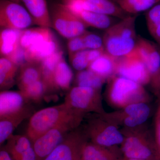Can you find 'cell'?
<instances>
[{"label":"cell","instance_id":"obj_1","mask_svg":"<svg viewBox=\"0 0 160 160\" xmlns=\"http://www.w3.org/2000/svg\"><path fill=\"white\" fill-rule=\"evenodd\" d=\"M137 15H129L106 29L103 35L104 49L116 58L129 54L136 47L138 37L136 32Z\"/></svg>","mask_w":160,"mask_h":160},{"label":"cell","instance_id":"obj_2","mask_svg":"<svg viewBox=\"0 0 160 160\" xmlns=\"http://www.w3.org/2000/svg\"><path fill=\"white\" fill-rule=\"evenodd\" d=\"M144 124L122 128L124 140L120 146L123 157L142 160H159L154 134Z\"/></svg>","mask_w":160,"mask_h":160},{"label":"cell","instance_id":"obj_3","mask_svg":"<svg viewBox=\"0 0 160 160\" xmlns=\"http://www.w3.org/2000/svg\"><path fill=\"white\" fill-rule=\"evenodd\" d=\"M107 103L118 109L134 103H148L150 98L144 86L126 78L116 75L107 81Z\"/></svg>","mask_w":160,"mask_h":160},{"label":"cell","instance_id":"obj_4","mask_svg":"<svg viewBox=\"0 0 160 160\" xmlns=\"http://www.w3.org/2000/svg\"><path fill=\"white\" fill-rule=\"evenodd\" d=\"M79 113L83 114L69 108L65 103L41 109L34 112L30 117L26 130V136L32 143L60 123Z\"/></svg>","mask_w":160,"mask_h":160},{"label":"cell","instance_id":"obj_5","mask_svg":"<svg viewBox=\"0 0 160 160\" xmlns=\"http://www.w3.org/2000/svg\"><path fill=\"white\" fill-rule=\"evenodd\" d=\"M86 115L77 114L60 123L32 143L37 160H43L62 142L70 132L80 127Z\"/></svg>","mask_w":160,"mask_h":160},{"label":"cell","instance_id":"obj_6","mask_svg":"<svg viewBox=\"0 0 160 160\" xmlns=\"http://www.w3.org/2000/svg\"><path fill=\"white\" fill-rule=\"evenodd\" d=\"M82 130L88 141L99 146L110 147L122 143L124 136L119 127L108 122L101 115H89Z\"/></svg>","mask_w":160,"mask_h":160},{"label":"cell","instance_id":"obj_7","mask_svg":"<svg viewBox=\"0 0 160 160\" xmlns=\"http://www.w3.org/2000/svg\"><path fill=\"white\" fill-rule=\"evenodd\" d=\"M101 89L74 86L67 92L64 103L69 108L84 114L95 113L102 115L103 108Z\"/></svg>","mask_w":160,"mask_h":160},{"label":"cell","instance_id":"obj_8","mask_svg":"<svg viewBox=\"0 0 160 160\" xmlns=\"http://www.w3.org/2000/svg\"><path fill=\"white\" fill-rule=\"evenodd\" d=\"M50 14L52 28L68 39L82 35L87 31L88 26L62 3L53 4Z\"/></svg>","mask_w":160,"mask_h":160},{"label":"cell","instance_id":"obj_9","mask_svg":"<svg viewBox=\"0 0 160 160\" xmlns=\"http://www.w3.org/2000/svg\"><path fill=\"white\" fill-rule=\"evenodd\" d=\"M148 103H134L102 115L104 118L116 126L132 128L145 124L151 114Z\"/></svg>","mask_w":160,"mask_h":160},{"label":"cell","instance_id":"obj_10","mask_svg":"<svg viewBox=\"0 0 160 160\" xmlns=\"http://www.w3.org/2000/svg\"><path fill=\"white\" fill-rule=\"evenodd\" d=\"M116 75L126 78L143 86L151 82V76L137 49L118 58Z\"/></svg>","mask_w":160,"mask_h":160},{"label":"cell","instance_id":"obj_11","mask_svg":"<svg viewBox=\"0 0 160 160\" xmlns=\"http://www.w3.org/2000/svg\"><path fill=\"white\" fill-rule=\"evenodd\" d=\"M35 24L29 12L20 3L9 0L0 2V26L7 28L23 30Z\"/></svg>","mask_w":160,"mask_h":160},{"label":"cell","instance_id":"obj_12","mask_svg":"<svg viewBox=\"0 0 160 160\" xmlns=\"http://www.w3.org/2000/svg\"><path fill=\"white\" fill-rule=\"evenodd\" d=\"M88 141L82 129L78 127L70 132L43 160H80L83 147Z\"/></svg>","mask_w":160,"mask_h":160},{"label":"cell","instance_id":"obj_13","mask_svg":"<svg viewBox=\"0 0 160 160\" xmlns=\"http://www.w3.org/2000/svg\"><path fill=\"white\" fill-rule=\"evenodd\" d=\"M68 7H73L100 12L122 19L129 15L116 3L110 0H61Z\"/></svg>","mask_w":160,"mask_h":160},{"label":"cell","instance_id":"obj_14","mask_svg":"<svg viewBox=\"0 0 160 160\" xmlns=\"http://www.w3.org/2000/svg\"><path fill=\"white\" fill-rule=\"evenodd\" d=\"M136 49L146 64L150 76L151 82L156 79L160 72V48L157 44L139 37Z\"/></svg>","mask_w":160,"mask_h":160},{"label":"cell","instance_id":"obj_15","mask_svg":"<svg viewBox=\"0 0 160 160\" xmlns=\"http://www.w3.org/2000/svg\"><path fill=\"white\" fill-rule=\"evenodd\" d=\"M34 109L31 104L20 111L0 117V145L7 141L15 129L24 120L34 114Z\"/></svg>","mask_w":160,"mask_h":160},{"label":"cell","instance_id":"obj_16","mask_svg":"<svg viewBox=\"0 0 160 160\" xmlns=\"http://www.w3.org/2000/svg\"><path fill=\"white\" fill-rule=\"evenodd\" d=\"M123 158L118 146L104 147L88 141L83 147L80 160H122Z\"/></svg>","mask_w":160,"mask_h":160},{"label":"cell","instance_id":"obj_17","mask_svg":"<svg viewBox=\"0 0 160 160\" xmlns=\"http://www.w3.org/2000/svg\"><path fill=\"white\" fill-rule=\"evenodd\" d=\"M31 104L21 91L4 90L0 93V117L15 113Z\"/></svg>","mask_w":160,"mask_h":160},{"label":"cell","instance_id":"obj_18","mask_svg":"<svg viewBox=\"0 0 160 160\" xmlns=\"http://www.w3.org/2000/svg\"><path fill=\"white\" fill-rule=\"evenodd\" d=\"M67 7L88 27L106 30L117 22H115V18L108 15L76 7Z\"/></svg>","mask_w":160,"mask_h":160},{"label":"cell","instance_id":"obj_19","mask_svg":"<svg viewBox=\"0 0 160 160\" xmlns=\"http://www.w3.org/2000/svg\"><path fill=\"white\" fill-rule=\"evenodd\" d=\"M60 50L58 41L54 35L26 50V60L29 62L39 64Z\"/></svg>","mask_w":160,"mask_h":160},{"label":"cell","instance_id":"obj_20","mask_svg":"<svg viewBox=\"0 0 160 160\" xmlns=\"http://www.w3.org/2000/svg\"><path fill=\"white\" fill-rule=\"evenodd\" d=\"M31 15L35 24L40 27L52 28L50 11L46 0H21Z\"/></svg>","mask_w":160,"mask_h":160},{"label":"cell","instance_id":"obj_21","mask_svg":"<svg viewBox=\"0 0 160 160\" xmlns=\"http://www.w3.org/2000/svg\"><path fill=\"white\" fill-rule=\"evenodd\" d=\"M118 58L105 52L97 59L90 63L88 69L109 81L116 75Z\"/></svg>","mask_w":160,"mask_h":160},{"label":"cell","instance_id":"obj_22","mask_svg":"<svg viewBox=\"0 0 160 160\" xmlns=\"http://www.w3.org/2000/svg\"><path fill=\"white\" fill-rule=\"evenodd\" d=\"M54 34L51 29L39 27L22 30L20 36V46L26 50L52 37Z\"/></svg>","mask_w":160,"mask_h":160},{"label":"cell","instance_id":"obj_23","mask_svg":"<svg viewBox=\"0 0 160 160\" xmlns=\"http://www.w3.org/2000/svg\"><path fill=\"white\" fill-rule=\"evenodd\" d=\"M42 79L40 63L27 62L20 66L16 83L20 91Z\"/></svg>","mask_w":160,"mask_h":160},{"label":"cell","instance_id":"obj_24","mask_svg":"<svg viewBox=\"0 0 160 160\" xmlns=\"http://www.w3.org/2000/svg\"><path fill=\"white\" fill-rule=\"evenodd\" d=\"M22 30L1 28L0 32L1 56L7 58L20 46V36Z\"/></svg>","mask_w":160,"mask_h":160},{"label":"cell","instance_id":"obj_25","mask_svg":"<svg viewBox=\"0 0 160 160\" xmlns=\"http://www.w3.org/2000/svg\"><path fill=\"white\" fill-rule=\"evenodd\" d=\"M63 57L64 52L60 50L40 63L42 79L46 83L49 92L56 91L53 82V75L58 63Z\"/></svg>","mask_w":160,"mask_h":160},{"label":"cell","instance_id":"obj_26","mask_svg":"<svg viewBox=\"0 0 160 160\" xmlns=\"http://www.w3.org/2000/svg\"><path fill=\"white\" fill-rule=\"evenodd\" d=\"M73 78L72 70L63 57L58 63L53 75L55 90L69 91Z\"/></svg>","mask_w":160,"mask_h":160},{"label":"cell","instance_id":"obj_27","mask_svg":"<svg viewBox=\"0 0 160 160\" xmlns=\"http://www.w3.org/2000/svg\"><path fill=\"white\" fill-rule=\"evenodd\" d=\"M19 66L8 58L1 57L0 59V88L4 91L15 84L14 78L18 73Z\"/></svg>","mask_w":160,"mask_h":160},{"label":"cell","instance_id":"obj_28","mask_svg":"<svg viewBox=\"0 0 160 160\" xmlns=\"http://www.w3.org/2000/svg\"><path fill=\"white\" fill-rule=\"evenodd\" d=\"M32 146L31 141L26 136L12 134L6 141L4 148L9 152L12 160H18Z\"/></svg>","mask_w":160,"mask_h":160},{"label":"cell","instance_id":"obj_29","mask_svg":"<svg viewBox=\"0 0 160 160\" xmlns=\"http://www.w3.org/2000/svg\"><path fill=\"white\" fill-rule=\"evenodd\" d=\"M75 86L89 87L101 89L106 80L94 72L87 69L82 71H78L74 79Z\"/></svg>","mask_w":160,"mask_h":160},{"label":"cell","instance_id":"obj_30","mask_svg":"<svg viewBox=\"0 0 160 160\" xmlns=\"http://www.w3.org/2000/svg\"><path fill=\"white\" fill-rule=\"evenodd\" d=\"M160 0H118L117 4L127 14H136L149 10Z\"/></svg>","mask_w":160,"mask_h":160},{"label":"cell","instance_id":"obj_31","mask_svg":"<svg viewBox=\"0 0 160 160\" xmlns=\"http://www.w3.org/2000/svg\"><path fill=\"white\" fill-rule=\"evenodd\" d=\"M21 91L30 103L40 102L49 92L46 83L42 79L32 83Z\"/></svg>","mask_w":160,"mask_h":160},{"label":"cell","instance_id":"obj_32","mask_svg":"<svg viewBox=\"0 0 160 160\" xmlns=\"http://www.w3.org/2000/svg\"><path fill=\"white\" fill-rule=\"evenodd\" d=\"M88 50L89 49L82 50L69 57L72 66L77 71H82L89 67L90 63L88 58Z\"/></svg>","mask_w":160,"mask_h":160},{"label":"cell","instance_id":"obj_33","mask_svg":"<svg viewBox=\"0 0 160 160\" xmlns=\"http://www.w3.org/2000/svg\"><path fill=\"white\" fill-rule=\"evenodd\" d=\"M84 45L86 49H95L104 48L103 38L86 31L82 35Z\"/></svg>","mask_w":160,"mask_h":160},{"label":"cell","instance_id":"obj_34","mask_svg":"<svg viewBox=\"0 0 160 160\" xmlns=\"http://www.w3.org/2000/svg\"><path fill=\"white\" fill-rule=\"evenodd\" d=\"M146 21L150 33L160 22V2L148 10L146 14Z\"/></svg>","mask_w":160,"mask_h":160},{"label":"cell","instance_id":"obj_35","mask_svg":"<svg viewBox=\"0 0 160 160\" xmlns=\"http://www.w3.org/2000/svg\"><path fill=\"white\" fill-rule=\"evenodd\" d=\"M67 48L69 57L78 52L86 49L82 35L68 39Z\"/></svg>","mask_w":160,"mask_h":160},{"label":"cell","instance_id":"obj_36","mask_svg":"<svg viewBox=\"0 0 160 160\" xmlns=\"http://www.w3.org/2000/svg\"><path fill=\"white\" fill-rule=\"evenodd\" d=\"M7 58L19 67L25 63L27 62L26 50L20 46L12 54Z\"/></svg>","mask_w":160,"mask_h":160},{"label":"cell","instance_id":"obj_37","mask_svg":"<svg viewBox=\"0 0 160 160\" xmlns=\"http://www.w3.org/2000/svg\"><path fill=\"white\" fill-rule=\"evenodd\" d=\"M154 134L158 160H160V121L156 118H155Z\"/></svg>","mask_w":160,"mask_h":160},{"label":"cell","instance_id":"obj_38","mask_svg":"<svg viewBox=\"0 0 160 160\" xmlns=\"http://www.w3.org/2000/svg\"><path fill=\"white\" fill-rule=\"evenodd\" d=\"M106 52L104 48L102 49H89L88 52V58L89 63H91L101 56L102 55Z\"/></svg>","mask_w":160,"mask_h":160},{"label":"cell","instance_id":"obj_39","mask_svg":"<svg viewBox=\"0 0 160 160\" xmlns=\"http://www.w3.org/2000/svg\"><path fill=\"white\" fill-rule=\"evenodd\" d=\"M152 37L156 42L157 44L160 48V22L154 29L150 32Z\"/></svg>","mask_w":160,"mask_h":160},{"label":"cell","instance_id":"obj_40","mask_svg":"<svg viewBox=\"0 0 160 160\" xmlns=\"http://www.w3.org/2000/svg\"><path fill=\"white\" fill-rule=\"evenodd\" d=\"M151 84L156 94L160 93V72L158 76L156 79L151 83Z\"/></svg>","mask_w":160,"mask_h":160},{"label":"cell","instance_id":"obj_41","mask_svg":"<svg viewBox=\"0 0 160 160\" xmlns=\"http://www.w3.org/2000/svg\"><path fill=\"white\" fill-rule=\"evenodd\" d=\"M0 160H12L9 152L4 148L0 151Z\"/></svg>","mask_w":160,"mask_h":160},{"label":"cell","instance_id":"obj_42","mask_svg":"<svg viewBox=\"0 0 160 160\" xmlns=\"http://www.w3.org/2000/svg\"><path fill=\"white\" fill-rule=\"evenodd\" d=\"M158 98V106L157 110L156 113L155 118L160 121V93L156 94Z\"/></svg>","mask_w":160,"mask_h":160},{"label":"cell","instance_id":"obj_43","mask_svg":"<svg viewBox=\"0 0 160 160\" xmlns=\"http://www.w3.org/2000/svg\"><path fill=\"white\" fill-rule=\"evenodd\" d=\"M122 160H142L139 159H133V158H126L123 157Z\"/></svg>","mask_w":160,"mask_h":160},{"label":"cell","instance_id":"obj_44","mask_svg":"<svg viewBox=\"0 0 160 160\" xmlns=\"http://www.w3.org/2000/svg\"><path fill=\"white\" fill-rule=\"evenodd\" d=\"M12 2H15L20 3L21 2V0H9Z\"/></svg>","mask_w":160,"mask_h":160},{"label":"cell","instance_id":"obj_45","mask_svg":"<svg viewBox=\"0 0 160 160\" xmlns=\"http://www.w3.org/2000/svg\"><path fill=\"white\" fill-rule=\"evenodd\" d=\"M110 1H112V2H113L116 3L117 2V1L118 0H110ZM117 4V3H116Z\"/></svg>","mask_w":160,"mask_h":160}]
</instances>
